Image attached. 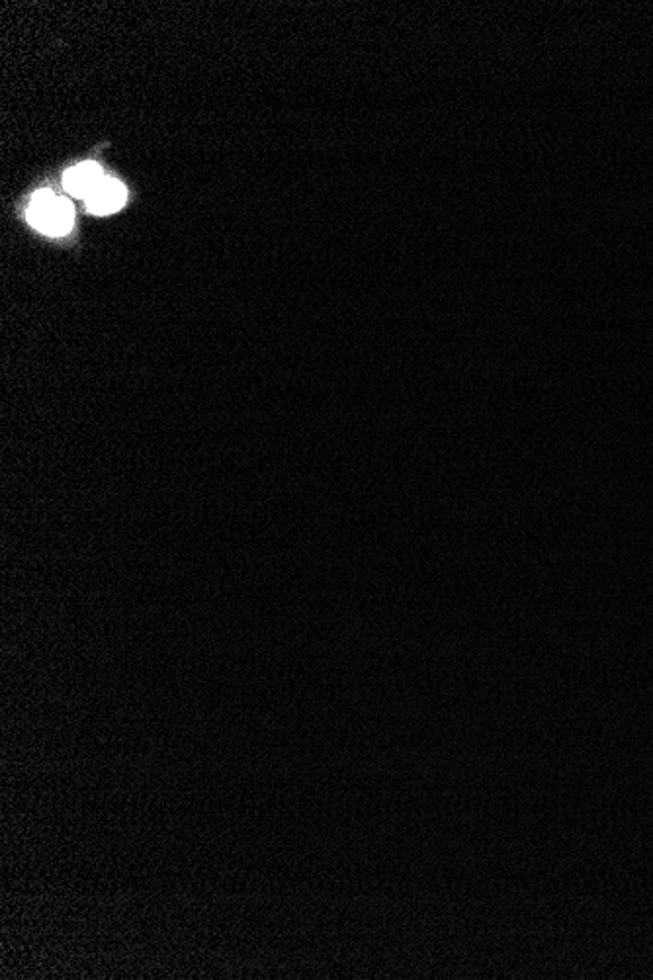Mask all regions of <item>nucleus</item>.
<instances>
[{"instance_id": "obj_1", "label": "nucleus", "mask_w": 653, "mask_h": 980, "mask_svg": "<svg viewBox=\"0 0 653 980\" xmlns=\"http://www.w3.org/2000/svg\"><path fill=\"white\" fill-rule=\"evenodd\" d=\"M28 220L47 235H65L69 233L75 212L67 200L55 196L52 190H40L28 207Z\"/></svg>"}, {"instance_id": "obj_2", "label": "nucleus", "mask_w": 653, "mask_h": 980, "mask_svg": "<svg viewBox=\"0 0 653 980\" xmlns=\"http://www.w3.org/2000/svg\"><path fill=\"white\" fill-rule=\"evenodd\" d=\"M104 179L106 177H104L103 169L98 164L83 163L65 172L63 187H65L69 194L77 196V199H88L100 187V182Z\"/></svg>"}, {"instance_id": "obj_3", "label": "nucleus", "mask_w": 653, "mask_h": 980, "mask_svg": "<svg viewBox=\"0 0 653 980\" xmlns=\"http://www.w3.org/2000/svg\"><path fill=\"white\" fill-rule=\"evenodd\" d=\"M126 202V187L114 179H104L100 187L86 199L88 212L96 215L113 214Z\"/></svg>"}]
</instances>
